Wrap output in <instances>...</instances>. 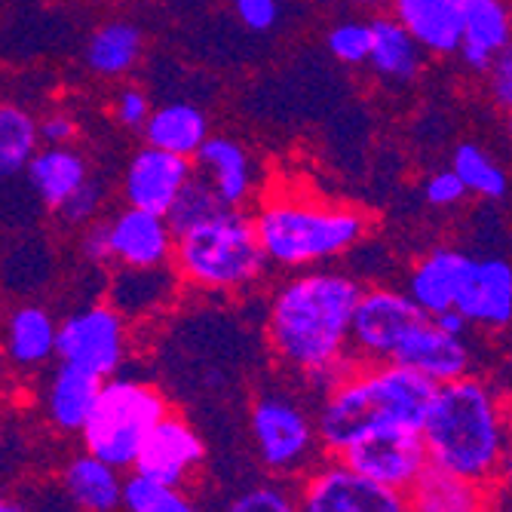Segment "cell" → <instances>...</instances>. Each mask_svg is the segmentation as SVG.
<instances>
[{"instance_id": "1", "label": "cell", "mask_w": 512, "mask_h": 512, "mask_svg": "<svg viewBox=\"0 0 512 512\" xmlns=\"http://www.w3.org/2000/svg\"><path fill=\"white\" fill-rule=\"evenodd\" d=\"M359 295L356 276L313 270L289 276L267 304L264 335L273 359L319 396L353 365L350 319Z\"/></svg>"}, {"instance_id": "2", "label": "cell", "mask_w": 512, "mask_h": 512, "mask_svg": "<svg viewBox=\"0 0 512 512\" xmlns=\"http://www.w3.org/2000/svg\"><path fill=\"white\" fill-rule=\"evenodd\" d=\"M421 439L433 467L482 485H497L506 476L509 457V414L503 393L476 371L436 384Z\"/></svg>"}, {"instance_id": "3", "label": "cell", "mask_w": 512, "mask_h": 512, "mask_svg": "<svg viewBox=\"0 0 512 512\" xmlns=\"http://www.w3.org/2000/svg\"><path fill=\"white\" fill-rule=\"evenodd\" d=\"M436 384L396 362H353L313 411L322 454L338 457L381 427L421 430Z\"/></svg>"}, {"instance_id": "4", "label": "cell", "mask_w": 512, "mask_h": 512, "mask_svg": "<svg viewBox=\"0 0 512 512\" xmlns=\"http://www.w3.org/2000/svg\"><path fill=\"white\" fill-rule=\"evenodd\" d=\"M172 267L181 283L230 295L252 289L267 270V258L255 237V221L240 209H224L175 237Z\"/></svg>"}, {"instance_id": "5", "label": "cell", "mask_w": 512, "mask_h": 512, "mask_svg": "<svg viewBox=\"0 0 512 512\" xmlns=\"http://www.w3.org/2000/svg\"><path fill=\"white\" fill-rule=\"evenodd\" d=\"M368 221L356 209L313 203H270L255 218V237L267 264L313 267L356 249Z\"/></svg>"}, {"instance_id": "6", "label": "cell", "mask_w": 512, "mask_h": 512, "mask_svg": "<svg viewBox=\"0 0 512 512\" xmlns=\"http://www.w3.org/2000/svg\"><path fill=\"white\" fill-rule=\"evenodd\" d=\"M169 411L172 405L157 384L132 375H114L102 381L99 399L80 430L83 451L120 473H129L145 436Z\"/></svg>"}, {"instance_id": "7", "label": "cell", "mask_w": 512, "mask_h": 512, "mask_svg": "<svg viewBox=\"0 0 512 512\" xmlns=\"http://www.w3.org/2000/svg\"><path fill=\"white\" fill-rule=\"evenodd\" d=\"M249 436L258 463L273 479H301L322 457L313 408L286 390H264L252 399Z\"/></svg>"}, {"instance_id": "8", "label": "cell", "mask_w": 512, "mask_h": 512, "mask_svg": "<svg viewBox=\"0 0 512 512\" xmlns=\"http://www.w3.org/2000/svg\"><path fill=\"white\" fill-rule=\"evenodd\" d=\"M129 356L126 319L105 301L68 313L56 329V359L102 381L120 375Z\"/></svg>"}, {"instance_id": "9", "label": "cell", "mask_w": 512, "mask_h": 512, "mask_svg": "<svg viewBox=\"0 0 512 512\" xmlns=\"http://www.w3.org/2000/svg\"><path fill=\"white\" fill-rule=\"evenodd\" d=\"M301 512H408L405 494L350 470L341 457H319L298 482Z\"/></svg>"}, {"instance_id": "10", "label": "cell", "mask_w": 512, "mask_h": 512, "mask_svg": "<svg viewBox=\"0 0 512 512\" xmlns=\"http://www.w3.org/2000/svg\"><path fill=\"white\" fill-rule=\"evenodd\" d=\"M424 316L427 313L399 289H387V286L362 289L350 319V359L390 362L399 341Z\"/></svg>"}, {"instance_id": "11", "label": "cell", "mask_w": 512, "mask_h": 512, "mask_svg": "<svg viewBox=\"0 0 512 512\" xmlns=\"http://www.w3.org/2000/svg\"><path fill=\"white\" fill-rule=\"evenodd\" d=\"M350 470L393 491H408V485L427 467V448L421 430L381 427L359 436L338 454Z\"/></svg>"}, {"instance_id": "12", "label": "cell", "mask_w": 512, "mask_h": 512, "mask_svg": "<svg viewBox=\"0 0 512 512\" xmlns=\"http://www.w3.org/2000/svg\"><path fill=\"white\" fill-rule=\"evenodd\" d=\"M203 460H206V439L200 436V430L188 417L169 411L145 436L132 470L148 479L184 488L200 473Z\"/></svg>"}, {"instance_id": "13", "label": "cell", "mask_w": 512, "mask_h": 512, "mask_svg": "<svg viewBox=\"0 0 512 512\" xmlns=\"http://www.w3.org/2000/svg\"><path fill=\"white\" fill-rule=\"evenodd\" d=\"M454 310L470 322V329L503 332L512 322V267L506 258L485 255L470 261L467 279L457 292Z\"/></svg>"}, {"instance_id": "14", "label": "cell", "mask_w": 512, "mask_h": 512, "mask_svg": "<svg viewBox=\"0 0 512 512\" xmlns=\"http://www.w3.org/2000/svg\"><path fill=\"white\" fill-rule=\"evenodd\" d=\"M390 362L417 371V375H424L433 384H445L460 375H470L473 347L467 344V338L442 332L430 316H424L421 322H414L408 335L399 341Z\"/></svg>"}, {"instance_id": "15", "label": "cell", "mask_w": 512, "mask_h": 512, "mask_svg": "<svg viewBox=\"0 0 512 512\" xmlns=\"http://www.w3.org/2000/svg\"><path fill=\"white\" fill-rule=\"evenodd\" d=\"M194 166L188 157H175L160 148H145L129 160L123 194L132 209H142L151 215H166L184 181L191 178Z\"/></svg>"}, {"instance_id": "16", "label": "cell", "mask_w": 512, "mask_h": 512, "mask_svg": "<svg viewBox=\"0 0 512 512\" xmlns=\"http://www.w3.org/2000/svg\"><path fill=\"white\" fill-rule=\"evenodd\" d=\"M108 230L111 261L120 267H160L172 264V230L163 215H151L142 209H123L114 215Z\"/></svg>"}, {"instance_id": "17", "label": "cell", "mask_w": 512, "mask_h": 512, "mask_svg": "<svg viewBox=\"0 0 512 512\" xmlns=\"http://www.w3.org/2000/svg\"><path fill=\"white\" fill-rule=\"evenodd\" d=\"M178 286H181V279L172 264L120 267L111 279L108 304L126 322H145L172 304V298L178 295Z\"/></svg>"}, {"instance_id": "18", "label": "cell", "mask_w": 512, "mask_h": 512, "mask_svg": "<svg viewBox=\"0 0 512 512\" xmlns=\"http://www.w3.org/2000/svg\"><path fill=\"white\" fill-rule=\"evenodd\" d=\"M494 500H497V485H482L473 479L445 473L433 467V463H427L421 476L405 491L408 512H488Z\"/></svg>"}, {"instance_id": "19", "label": "cell", "mask_w": 512, "mask_h": 512, "mask_svg": "<svg viewBox=\"0 0 512 512\" xmlns=\"http://www.w3.org/2000/svg\"><path fill=\"white\" fill-rule=\"evenodd\" d=\"M470 261H473V255L460 252V249H448V246L427 252L411 267L405 295L427 316L451 310L457 301V292L463 286V279H467Z\"/></svg>"}, {"instance_id": "20", "label": "cell", "mask_w": 512, "mask_h": 512, "mask_svg": "<svg viewBox=\"0 0 512 512\" xmlns=\"http://www.w3.org/2000/svg\"><path fill=\"white\" fill-rule=\"evenodd\" d=\"M460 7V46L473 71H488L491 62L509 50V13L503 0H457Z\"/></svg>"}, {"instance_id": "21", "label": "cell", "mask_w": 512, "mask_h": 512, "mask_svg": "<svg viewBox=\"0 0 512 512\" xmlns=\"http://www.w3.org/2000/svg\"><path fill=\"white\" fill-rule=\"evenodd\" d=\"M99 390H102V378L89 375L83 368L59 362L43 390L46 421H50L59 433L80 436L83 424L92 414V405L99 399Z\"/></svg>"}, {"instance_id": "22", "label": "cell", "mask_w": 512, "mask_h": 512, "mask_svg": "<svg viewBox=\"0 0 512 512\" xmlns=\"http://www.w3.org/2000/svg\"><path fill=\"white\" fill-rule=\"evenodd\" d=\"M194 163L224 206L240 209L246 203L252 191V160L240 142L224 135H209L197 148Z\"/></svg>"}, {"instance_id": "23", "label": "cell", "mask_w": 512, "mask_h": 512, "mask_svg": "<svg viewBox=\"0 0 512 512\" xmlns=\"http://www.w3.org/2000/svg\"><path fill=\"white\" fill-rule=\"evenodd\" d=\"M393 19L411 40L436 56H451L460 46L457 0H393Z\"/></svg>"}, {"instance_id": "24", "label": "cell", "mask_w": 512, "mask_h": 512, "mask_svg": "<svg viewBox=\"0 0 512 512\" xmlns=\"http://www.w3.org/2000/svg\"><path fill=\"white\" fill-rule=\"evenodd\" d=\"M59 488L77 512H120L123 473L80 451L62 467Z\"/></svg>"}, {"instance_id": "25", "label": "cell", "mask_w": 512, "mask_h": 512, "mask_svg": "<svg viewBox=\"0 0 512 512\" xmlns=\"http://www.w3.org/2000/svg\"><path fill=\"white\" fill-rule=\"evenodd\" d=\"M56 316L40 304H22L10 313L4 329V350L19 368H40L56 359Z\"/></svg>"}, {"instance_id": "26", "label": "cell", "mask_w": 512, "mask_h": 512, "mask_svg": "<svg viewBox=\"0 0 512 512\" xmlns=\"http://www.w3.org/2000/svg\"><path fill=\"white\" fill-rule=\"evenodd\" d=\"M145 138L151 148L191 160L197 148L209 138V120L200 108L188 102L163 105L151 111V117L145 120Z\"/></svg>"}, {"instance_id": "27", "label": "cell", "mask_w": 512, "mask_h": 512, "mask_svg": "<svg viewBox=\"0 0 512 512\" xmlns=\"http://www.w3.org/2000/svg\"><path fill=\"white\" fill-rule=\"evenodd\" d=\"M368 28H371L368 65L384 80H393V83L414 80L424 65V56H421V46L411 40V34L393 16H381L375 22H368Z\"/></svg>"}, {"instance_id": "28", "label": "cell", "mask_w": 512, "mask_h": 512, "mask_svg": "<svg viewBox=\"0 0 512 512\" xmlns=\"http://www.w3.org/2000/svg\"><path fill=\"white\" fill-rule=\"evenodd\" d=\"M28 184L37 191V197L43 200V206L59 209L80 184L89 178L86 172V160L68 148H46L37 151L28 166H25Z\"/></svg>"}, {"instance_id": "29", "label": "cell", "mask_w": 512, "mask_h": 512, "mask_svg": "<svg viewBox=\"0 0 512 512\" xmlns=\"http://www.w3.org/2000/svg\"><path fill=\"white\" fill-rule=\"evenodd\" d=\"M142 56V31L132 22H108L89 37L86 65L102 77H120Z\"/></svg>"}, {"instance_id": "30", "label": "cell", "mask_w": 512, "mask_h": 512, "mask_svg": "<svg viewBox=\"0 0 512 512\" xmlns=\"http://www.w3.org/2000/svg\"><path fill=\"white\" fill-rule=\"evenodd\" d=\"M120 509L123 512H200L197 500L184 488L148 479L135 470L123 473Z\"/></svg>"}, {"instance_id": "31", "label": "cell", "mask_w": 512, "mask_h": 512, "mask_svg": "<svg viewBox=\"0 0 512 512\" xmlns=\"http://www.w3.org/2000/svg\"><path fill=\"white\" fill-rule=\"evenodd\" d=\"M37 142L34 117L16 105H0V181L25 172L28 160L37 154Z\"/></svg>"}, {"instance_id": "32", "label": "cell", "mask_w": 512, "mask_h": 512, "mask_svg": "<svg viewBox=\"0 0 512 512\" xmlns=\"http://www.w3.org/2000/svg\"><path fill=\"white\" fill-rule=\"evenodd\" d=\"M230 206H224L218 200V194L212 191V184L200 175V172H191V178L184 181V188L178 191V197L172 200L169 212L163 215L169 230H172V237L184 234V230H191L209 218H215L218 212H224Z\"/></svg>"}, {"instance_id": "33", "label": "cell", "mask_w": 512, "mask_h": 512, "mask_svg": "<svg viewBox=\"0 0 512 512\" xmlns=\"http://www.w3.org/2000/svg\"><path fill=\"white\" fill-rule=\"evenodd\" d=\"M451 172L460 178V184L467 191L485 197V200H503L506 197V172L476 145V142H463L454 151V163Z\"/></svg>"}, {"instance_id": "34", "label": "cell", "mask_w": 512, "mask_h": 512, "mask_svg": "<svg viewBox=\"0 0 512 512\" xmlns=\"http://www.w3.org/2000/svg\"><path fill=\"white\" fill-rule=\"evenodd\" d=\"M221 512H301V509L295 491L283 479H276V482L243 488L221 506Z\"/></svg>"}, {"instance_id": "35", "label": "cell", "mask_w": 512, "mask_h": 512, "mask_svg": "<svg viewBox=\"0 0 512 512\" xmlns=\"http://www.w3.org/2000/svg\"><path fill=\"white\" fill-rule=\"evenodd\" d=\"M371 50V28L368 22H341L329 31V53L344 65H362L368 62Z\"/></svg>"}, {"instance_id": "36", "label": "cell", "mask_w": 512, "mask_h": 512, "mask_svg": "<svg viewBox=\"0 0 512 512\" xmlns=\"http://www.w3.org/2000/svg\"><path fill=\"white\" fill-rule=\"evenodd\" d=\"M102 200H105V194H102V184L99 181H92V178H86L80 188L56 209L59 215H62V221L65 224H89L92 218L99 215V209H102Z\"/></svg>"}, {"instance_id": "37", "label": "cell", "mask_w": 512, "mask_h": 512, "mask_svg": "<svg viewBox=\"0 0 512 512\" xmlns=\"http://www.w3.org/2000/svg\"><path fill=\"white\" fill-rule=\"evenodd\" d=\"M234 10L249 31H270L279 22V0H234Z\"/></svg>"}, {"instance_id": "38", "label": "cell", "mask_w": 512, "mask_h": 512, "mask_svg": "<svg viewBox=\"0 0 512 512\" xmlns=\"http://www.w3.org/2000/svg\"><path fill=\"white\" fill-rule=\"evenodd\" d=\"M424 194H427V203H430V206L448 209V206H457L463 197H467V188H463L460 178H457L451 169H445V172H436V175L427 181Z\"/></svg>"}, {"instance_id": "39", "label": "cell", "mask_w": 512, "mask_h": 512, "mask_svg": "<svg viewBox=\"0 0 512 512\" xmlns=\"http://www.w3.org/2000/svg\"><path fill=\"white\" fill-rule=\"evenodd\" d=\"M151 117V99L142 89H123L117 99V120L129 129L145 126V120Z\"/></svg>"}, {"instance_id": "40", "label": "cell", "mask_w": 512, "mask_h": 512, "mask_svg": "<svg viewBox=\"0 0 512 512\" xmlns=\"http://www.w3.org/2000/svg\"><path fill=\"white\" fill-rule=\"evenodd\" d=\"M488 80H491L488 86H491L494 102L503 105V108H509V105H512V56H509V50L500 53V56L491 62Z\"/></svg>"}, {"instance_id": "41", "label": "cell", "mask_w": 512, "mask_h": 512, "mask_svg": "<svg viewBox=\"0 0 512 512\" xmlns=\"http://www.w3.org/2000/svg\"><path fill=\"white\" fill-rule=\"evenodd\" d=\"M37 135L50 148H65L68 142H74L77 123L71 117H65V114H53V117H46L43 123H37Z\"/></svg>"}, {"instance_id": "42", "label": "cell", "mask_w": 512, "mask_h": 512, "mask_svg": "<svg viewBox=\"0 0 512 512\" xmlns=\"http://www.w3.org/2000/svg\"><path fill=\"white\" fill-rule=\"evenodd\" d=\"M80 252L86 255V261L92 264H108L111 261V249H108V230L105 224H89L86 234L80 240Z\"/></svg>"}, {"instance_id": "43", "label": "cell", "mask_w": 512, "mask_h": 512, "mask_svg": "<svg viewBox=\"0 0 512 512\" xmlns=\"http://www.w3.org/2000/svg\"><path fill=\"white\" fill-rule=\"evenodd\" d=\"M442 332H448V335H457V338H467V332H470V322L463 319L454 307L451 310H445V313H436V316H430Z\"/></svg>"}, {"instance_id": "44", "label": "cell", "mask_w": 512, "mask_h": 512, "mask_svg": "<svg viewBox=\"0 0 512 512\" xmlns=\"http://www.w3.org/2000/svg\"><path fill=\"white\" fill-rule=\"evenodd\" d=\"M0 512H25V503L10 494H0Z\"/></svg>"}, {"instance_id": "45", "label": "cell", "mask_w": 512, "mask_h": 512, "mask_svg": "<svg viewBox=\"0 0 512 512\" xmlns=\"http://www.w3.org/2000/svg\"><path fill=\"white\" fill-rule=\"evenodd\" d=\"M350 4H384V0H350Z\"/></svg>"}, {"instance_id": "46", "label": "cell", "mask_w": 512, "mask_h": 512, "mask_svg": "<svg viewBox=\"0 0 512 512\" xmlns=\"http://www.w3.org/2000/svg\"><path fill=\"white\" fill-rule=\"evenodd\" d=\"M488 512H509V509H506V506H500V509H497V500H494V506H491Z\"/></svg>"}]
</instances>
